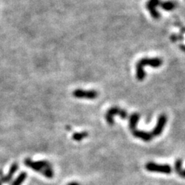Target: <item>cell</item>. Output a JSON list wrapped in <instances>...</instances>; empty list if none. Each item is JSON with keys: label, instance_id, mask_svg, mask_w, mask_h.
I'll use <instances>...</instances> for the list:
<instances>
[{"label": "cell", "instance_id": "obj_1", "mask_svg": "<svg viewBox=\"0 0 185 185\" xmlns=\"http://www.w3.org/2000/svg\"><path fill=\"white\" fill-rule=\"evenodd\" d=\"M163 65V60L160 58L144 57L138 60L136 64V77L139 81H143L146 77V72L144 67L146 66H151L153 68H158Z\"/></svg>", "mask_w": 185, "mask_h": 185}, {"label": "cell", "instance_id": "obj_2", "mask_svg": "<svg viewBox=\"0 0 185 185\" xmlns=\"http://www.w3.org/2000/svg\"><path fill=\"white\" fill-rule=\"evenodd\" d=\"M24 164L27 167L31 168L36 172H39L47 178H52L54 176L53 167L51 164L47 160H39V161H33L29 158H26L24 160Z\"/></svg>", "mask_w": 185, "mask_h": 185}, {"label": "cell", "instance_id": "obj_3", "mask_svg": "<svg viewBox=\"0 0 185 185\" xmlns=\"http://www.w3.org/2000/svg\"><path fill=\"white\" fill-rule=\"evenodd\" d=\"M115 115H119L122 119H127V113L125 110H122V109L117 107H111V109H109L108 111L105 114L106 121L108 123L109 125L112 126L114 124V117Z\"/></svg>", "mask_w": 185, "mask_h": 185}, {"label": "cell", "instance_id": "obj_4", "mask_svg": "<svg viewBox=\"0 0 185 185\" xmlns=\"http://www.w3.org/2000/svg\"><path fill=\"white\" fill-rule=\"evenodd\" d=\"M73 96L77 99H86V100H94L99 96L98 92L94 90H82L77 89L73 92Z\"/></svg>", "mask_w": 185, "mask_h": 185}, {"label": "cell", "instance_id": "obj_5", "mask_svg": "<svg viewBox=\"0 0 185 185\" xmlns=\"http://www.w3.org/2000/svg\"><path fill=\"white\" fill-rule=\"evenodd\" d=\"M145 168L150 172H159V173L170 174L172 172V168L168 164H157L149 162L146 164Z\"/></svg>", "mask_w": 185, "mask_h": 185}, {"label": "cell", "instance_id": "obj_6", "mask_svg": "<svg viewBox=\"0 0 185 185\" xmlns=\"http://www.w3.org/2000/svg\"><path fill=\"white\" fill-rule=\"evenodd\" d=\"M161 0H148L146 3V8L150 12V15L154 19H159L160 15L157 10V7L159 6Z\"/></svg>", "mask_w": 185, "mask_h": 185}, {"label": "cell", "instance_id": "obj_7", "mask_svg": "<svg viewBox=\"0 0 185 185\" xmlns=\"http://www.w3.org/2000/svg\"><path fill=\"white\" fill-rule=\"evenodd\" d=\"M167 121V116L165 114H161V115L159 116L157 126L155 127L154 129L153 130L152 133H151L152 136L157 137L163 132V130L164 128Z\"/></svg>", "mask_w": 185, "mask_h": 185}, {"label": "cell", "instance_id": "obj_8", "mask_svg": "<svg viewBox=\"0 0 185 185\" xmlns=\"http://www.w3.org/2000/svg\"><path fill=\"white\" fill-rule=\"evenodd\" d=\"M18 168H19V166H18L17 164H12L9 173L6 175H4L3 173H2V170H0V181L2 183H9L12 180V177H13L16 170H18Z\"/></svg>", "mask_w": 185, "mask_h": 185}, {"label": "cell", "instance_id": "obj_9", "mask_svg": "<svg viewBox=\"0 0 185 185\" xmlns=\"http://www.w3.org/2000/svg\"><path fill=\"white\" fill-rule=\"evenodd\" d=\"M132 134L135 137L140 138V139L143 140L144 141H150L152 140V138H153V136H152L151 133H147V132H145V131L139 130L137 129L134 130V131H132Z\"/></svg>", "mask_w": 185, "mask_h": 185}, {"label": "cell", "instance_id": "obj_10", "mask_svg": "<svg viewBox=\"0 0 185 185\" xmlns=\"http://www.w3.org/2000/svg\"><path fill=\"white\" fill-rule=\"evenodd\" d=\"M140 119V114L137 113H134V114H131L130 117V121H129V127L130 130L132 131H134V130L137 129V123L139 121Z\"/></svg>", "mask_w": 185, "mask_h": 185}, {"label": "cell", "instance_id": "obj_11", "mask_svg": "<svg viewBox=\"0 0 185 185\" xmlns=\"http://www.w3.org/2000/svg\"><path fill=\"white\" fill-rule=\"evenodd\" d=\"M159 6L161 7L165 11H172L176 8V3L173 1H165V2L161 1Z\"/></svg>", "mask_w": 185, "mask_h": 185}, {"label": "cell", "instance_id": "obj_12", "mask_svg": "<svg viewBox=\"0 0 185 185\" xmlns=\"http://www.w3.org/2000/svg\"><path fill=\"white\" fill-rule=\"evenodd\" d=\"M182 160L177 159L175 162V170L179 176L185 178V170H182Z\"/></svg>", "mask_w": 185, "mask_h": 185}, {"label": "cell", "instance_id": "obj_13", "mask_svg": "<svg viewBox=\"0 0 185 185\" xmlns=\"http://www.w3.org/2000/svg\"><path fill=\"white\" fill-rule=\"evenodd\" d=\"M26 177H27V173L26 172H21V173L18 176L17 178L12 181L11 185H21L26 180Z\"/></svg>", "mask_w": 185, "mask_h": 185}, {"label": "cell", "instance_id": "obj_14", "mask_svg": "<svg viewBox=\"0 0 185 185\" xmlns=\"http://www.w3.org/2000/svg\"><path fill=\"white\" fill-rule=\"evenodd\" d=\"M87 137H88V133L85 132V131L80 133H75L73 135V140L76 141H80Z\"/></svg>", "mask_w": 185, "mask_h": 185}, {"label": "cell", "instance_id": "obj_15", "mask_svg": "<svg viewBox=\"0 0 185 185\" xmlns=\"http://www.w3.org/2000/svg\"><path fill=\"white\" fill-rule=\"evenodd\" d=\"M170 40L173 42V43H176V42H181V41L183 40V37L182 35H179V34H172L170 37Z\"/></svg>", "mask_w": 185, "mask_h": 185}, {"label": "cell", "instance_id": "obj_16", "mask_svg": "<svg viewBox=\"0 0 185 185\" xmlns=\"http://www.w3.org/2000/svg\"><path fill=\"white\" fill-rule=\"evenodd\" d=\"M67 185H80V183H77V182H70Z\"/></svg>", "mask_w": 185, "mask_h": 185}, {"label": "cell", "instance_id": "obj_17", "mask_svg": "<svg viewBox=\"0 0 185 185\" xmlns=\"http://www.w3.org/2000/svg\"><path fill=\"white\" fill-rule=\"evenodd\" d=\"M180 48L181 49V50L185 52V46H183V45H180Z\"/></svg>", "mask_w": 185, "mask_h": 185}, {"label": "cell", "instance_id": "obj_18", "mask_svg": "<svg viewBox=\"0 0 185 185\" xmlns=\"http://www.w3.org/2000/svg\"><path fill=\"white\" fill-rule=\"evenodd\" d=\"M66 129H67V130H69V131L71 130V127H70V126H67V127H66Z\"/></svg>", "mask_w": 185, "mask_h": 185}, {"label": "cell", "instance_id": "obj_19", "mask_svg": "<svg viewBox=\"0 0 185 185\" xmlns=\"http://www.w3.org/2000/svg\"><path fill=\"white\" fill-rule=\"evenodd\" d=\"M2 182L0 181V185H2Z\"/></svg>", "mask_w": 185, "mask_h": 185}]
</instances>
